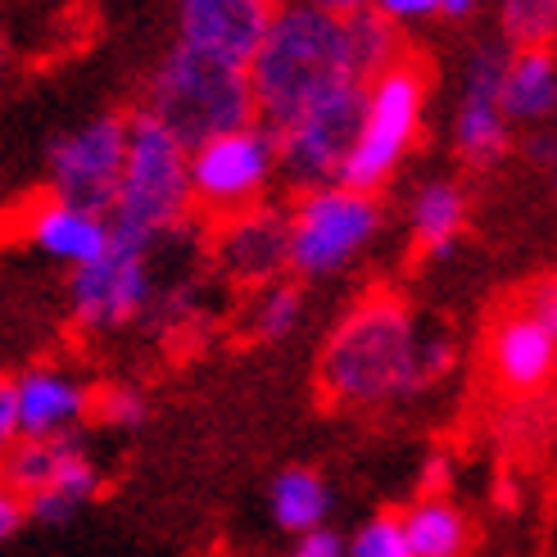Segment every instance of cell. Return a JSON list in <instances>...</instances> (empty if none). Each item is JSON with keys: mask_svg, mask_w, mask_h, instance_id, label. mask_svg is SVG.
<instances>
[{"mask_svg": "<svg viewBox=\"0 0 557 557\" xmlns=\"http://www.w3.org/2000/svg\"><path fill=\"white\" fill-rule=\"evenodd\" d=\"M290 557H345V540L336 531H326V525H318L309 535H295Z\"/></svg>", "mask_w": 557, "mask_h": 557, "instance_id": "cell-28", "label": "cell"}, {"mask_svg": "<svg viewBox=\"0 0 557 557\" xmlns=\"http://www.w3.org/2000/svg\"><path fill=\"white\" fill-rule=\"evenodd\" d=\"M363 96L368 82H349L318 96L313 104H304L299 114L272 132L276 141V173H286L290 186L318 190L341 177V163L354 146L358 119H363Z\"/></svg>", "mask_w": 557, "mask_h": 557, "instance_id": "cell-8", "label": "cell"}, {"mask_svg": "<svg viewBox=\"0 0 557 557\" xmlns=\"http://www.w3.org/2000/svg\"><path fill=\"white\" fill-rule=\"evenodd\" d=\"M186 146H200L218 132H236L255 123V91L249 73L236 64L209 60L186 46H173L150 77V109Z\"/></svg>", "mask_w": 557, "mask_h": 557, "instance_id": "cell-4", "label": "cell"}, {"mask_svg": "<svg viewBox=\"0 0 557 557\" xmlns=\"http://www.w3.org/2000/svg\"><path fill=\"white\" fill-rule=\"evenodd\" d=\"M504 64H508V46H481L462 73L454 146L471 169H494V163H504L512 150V123L504 114V100H498Z\"/></svg>", "mask_w": 557, "mask_h": 557, "instance_id": "cell-10", "label": "cell"}, {"mask_svg": "<svg viewBox=\"0 0 557 557\" xmlns=\"http://www.w3.org/2000/svg\"><path fill=\"white\" fill-rule=\"evenodd\" d=\"M490 372L512 395H531L557 376V341L525 309H517L490 331Z\"/></svg>", "mask_w": 557, "mask_h": 557, "instance_id": "cell-16", "label": "cell"}, {"mask_svg": "<svg viewBox=\"0 0 557 557\" xmlns=\"http://www.w3.org/2000/svg\"><path fill=\"white\" fill-rule=\"evenodd\" d=\"M304 318V295L290 282H268L255 295V309H249V336L255 341H286Z\"/></svg>", "mask_w": 557, "mask_h": 557, "instance_id": "cell-21", "label": "cell"}, {"mask_svg": "<svg viewBox=\"0 0 557 557\" xmlns=\"http://www.w3.org/2000/svg\"><path fill=\"white\" fill-rule=\"evenodd\" d=\"M422 119H426V73L412 60H399L385 73H376L368 82L363 119H358L354 146L341 163L336 182L349 190L376 195L389 177H395L404 154L412 150L417 132H422Z\"/></svg>", "mask_w": 557, "mask_h": 557, "instance_id": "cell-5", "label": "cell"}, {"mask_svg": "<svg viewBox=\"0 0 557 557\" xmlns=\"http://www.w3.org/2000/svg\"><path fill=\"white\" fill-rule=\"evenodd\" d=\"M245 73L255 91V119H263L268 132L286 127L318 96L349 87V82H368L358 64L354 23L309 0H282L272 10V23Z\"/></svg>", "mask_w": 557, "mask_h": 557, "instance_id": "cell-2", "label": "cell"}, {"mask_svg": "<svg viewBox=\"0 0 557 557\" xmlns=\"http://www.w3.org/2000/svg\"><path fill=\"white\" fill-rule=\"evenodd\" d=\"M498 100H504L508 123L544 127L557 114V54L548 46L508 50L504 82H498Z\"/></svg>", "mask_w": 557, "mask_h": 557, "instance_id": "cell-17", "label": "cell"}, {"mask_svg": "<svg viewBox=\"0 0 557 557\" xmlns=\"http://www.w3.org/2000/svg\"><path fill=\"white\" fill-rule=\"evenodd\" d=\"M481 0H372V10L389 23H422V18H467Z\"/></svg>", "mask_w": 557, "mask_h": 557, "instance_id": "cell-26", "label": "cell"}, {"mask_svg": "<svg viewBox=\"0 0 557 557\" xmlns=\"http://www.w3.org/2000/svg\"><path fill=\"white\" fill-rule=\"evenodd\" d=\"M399 521H404L408 557H462L467 553V540H471L467 517L444 494L417 498L408 512H399Z\"/></svg>", "mask_w": 557, "mask_h": 557, "instance_id": "cell-19", "label": "cell"}, {"mask_svg": "<svg viewBox=\"0 0 557 557\" xmlns=\"http://www.w3.org/2000/svg\"><path fill=\"white\" fill-rule=\"evenodd\" d=\"M272 10V0H177V46L249 69Z\"/></svg>", "mask_w": 557, "mask_h": 557, "instance_id": "cell-12", "label": "cell"}, {"mask_svg": "<svg viewBox=\"0 0 557 557\" xmlns=\"http://www.w3.org/2000/svg\"><path fill=\"white\" fill-rule=\"evenodd\" d=\"M467 227V195L458 182H426L412 195V240L431 259H449Z\"/></svg>", "mask_w": 557, "mask_h": 557, "instance_id": "cell-18", "label": "cell"}, {"mask_svg": "<svg viewBox=\"0 0 557 557\" xmlns=\"http://www.w3.org/2000/svg\"><path fill=\"white\" fill-rule=\"evenodd\" d=\"M309 5H318V10H326V14H341V18H349V14H363V10H372V0H309Z\"/></svg>", "mask_w": 557, "mask_h": 557, "instance_id": "cell-33", "label": "cell"}, {"mask_svg": "<svg viewBox=\"0 0 557 557\" xmlns=\"http://www.w3.org/2000/svg\"><path fill=\"white\" fill-rule=\"evenodd\" d=\"M18 440V408H14V381L0 376V454Z\"/></svg>", "mask_w": 557, "mask_h": 557, "instance_id": "cell-29", "label": "cell"}, {"mask_svg": "<svg viewBox=\"0 0 557 557\" xmlns=\"http://www.w3.org/2000/svg\"><path fill=\"white\" fill-rule=\"evenodd\" d=\"M272 521L282 525L290 535H309L318 525H326V512H331V490L318 471L309 467H286L282 476L272 481Z\"/></svg>", "mask_w": 557, "mask_h": 557, "instance_id": "cell-20", "label": "cell"}, {"mask_svg": "<svg viewBox=\"0 0 557 557\" xmlns=\"http://www.w3.org/2000/svg\"><path fill=\"white\" fill-rule=\"evenodd\" d=\"M190 205L213 213L218 222L263 205V190L276 177V141L263 123L236 132H218L190 146Z\"/></svg>", "mask_w": 557, "mask_h": 557, "instance_id": "cell-7", "label": "cell"}, {"mask_svg": "<svg viewBox=\"0 0 557 557\" xmlns=\"http://www.w3.org/2000/svg\"><path fill=\"white\" fill-rule=\"evenodd\" d=\"M272 5H282V0H272Z\"/></svg>", "mask_w": 557, "mask_h": 557, "instance_id": "cell-35", "label": "cell"}, {"mask_svg": "<svg viewBox=\"0 0 557 557\" xmlns=\"http://www.w3.org/2000/svg\"><path fill=\"white\" fill-rule=\"evenodd\" d=\"M23 498L14 494V490H5V485H0V544H5L14 531H18V525H23Z\"/></svg>", "mask_w": 557, "mask_h": 557, "instance_id": "cell-31", "label": "cell"}, {"mask_svg": "<svg viewBox=\"0 0 557 557\" xmlns=\"http://www.w3.org/2000/svg\"><path fill=\"white\" fill-rule=\"evenodd\" d=\"M218 263L236 282L268 286L286 268V213L272 205H255L245 213L222 218L218 227Z\"/></svg>", "mask_w": 557, "mask_h": 557, "instance_id": "cell-14", "label": "cell"}, {"mask_svg": "<svg viewBox=\"0 0 557 557\" xmlns=\"http://www.w3.org/2000/svg\"><path fill=\"white\" fill-rule=\"evenodd\" d=\"M10 73V37H5V27H0V82H5Z\"/></svg>", "mask_w": 557, "mask_h": 557, "instance_id": "cell-34", "label": "cell"}, {"mask_svg": "<svg viewBox=\"0 0 557 557\" xmlns=\"http://www.w3.org/2000/svg\"><path fill=\"white\" fill-rule=\"evenodd\" d=\"M381 232V205L341 182L304 190L286 213V268L299 276L345 272Z\"/></svg>", "mask_w": 557, "mask_h": 557, "instance_id": "cell-6", "label": "cell"}, {"mask_svg": "<svg viewBox=\"0 0 557 557\" xmlns=\"http://www.w3.org/2000/svg\"><path fill=\"white\" fill-rule=\"evenodd\" d=\"M525 159L540 163V169H557V136L548 127H531V136H525Z\"/></svg>", "mask_w": 557, "mask_h": 557, "instance_id": "cell-30", "label": "cell"}, {"mask_svg": "<svg viewBox=\"0 0 557 557\" xmlns=\"http://www.w3.org/2000/svg\"><path fill=\"white\" fill-rule=\"evenodd\" d=\"M449 476H454V462L444 458V454H431L426 467H422V485H426V494H440L444 485H449Z\"/></svg>", "mask_w": 557, "mask_h": 557, "instance_id": "cell-32", "label": "cell"}, {"mask_svg": "<svg viewBox=\"0 0 557 557\" xmlns=\"http://www.w3.org/2000/svg\"><path fill=\"white\" fill-rule=\"evenodd\" d=\"M14 408L18 440H69L82 417H91V395L60 368H33L14 381Z\"/></svg>", "mask_w": 557, "mask_h": 557, "instance_id": "cell-15", "label": "cell"}, {"mask_svg": "<svg viewBox=\"0 0 557 557\" xmlns=\"http://www.w3.org/2000/svg\"><path fill=\"white\" fill-rule=\"evenodd\" d=\"M498 27L512 50L548 46L557 37V0H498Z\"/></svg>", "mask_w": 557, "mask_h": 557, "instance_id": "cell-22", "label": "cell"}, {"mask_svg": "<svg viewBox=\"0 0 557 557\" xmlns=\"http://www.w3.org/2000/svg\"><path fill=\"white\" fill-rule=\"evenodd\" d=\"M18 236L33 245L37 255L69 263V268H87L114 249L109 218L96 209H82L73 200H60V195H46V200L27 205L18 218Z\"/></svg>", "mask_w": 557, "mask_h": 557, "instance_id": "cell-13", "label": "cell"}, {"mask_svg": "<svg viewBox=\"0 0 557 557\" xmlns=\"http://www.w3.org/2000/svg\"><path fill=\"white\" fill-rule=\"evenodd\" d=\"M449 368V336L426 331L399 295H368L331 331L318 363V381L331 404L372 408L417 395Z\"/></svg>", "mask_w": 557, "mask_h": 557, "instance_id": "cell-1", "label": "cell"}, {"mask_svg": "<svg viewBox=\"0 0 557 557\" xmlns=\"http://www.w3.org/2000/svg\"><path fill=\"white\" fill-rule=\"evenodd\" d=\"M50 462H54V440H14L0 454V485L14 490L18 498L37 494L50 481Z\"/></svg>", "mask_w": 557, "mask_h": 557, "instance_id": "cell-23", "label": "cell"}, {"mask_svg": "<svg viewBox=\"0 0 557 557\" xmlns=\"http://www.w3.org/2000/svg\"><path fill=\"white\" fill-rule=\"evenodd\" d=\"M525 313H531L548 336L557 341V272L553 276H544V282H535L531 290H525V304H521Z\"/></svg>", "mask_w": 557, "mask_h": 557, "instance_id": "cell-27", "label": "cell"}, {"mask_svg": "<svg viewBox=\"0 0 557 557\" xmlns=\"http://www.w3.org/2000/svg\"><path fill=\"white\" fill-rule=\"evenodd\" d=\"M73 318L87 331H114L136 322L150 299H154V282H150V263L141 249H123L114 245L104 259L73 268Z\"/></svg>", "mask_w": 557, "mask_h": 557, "instance_id": "cell-11", "label": "cell"}, {"mask_svg": "<svg viewBox=\"0 0 557 557\" xmlns=\"http://www.w3.org/2000/svg\"><path fill=\"white\" fill-rule=\"evenodd\" d=\"M91 417L109 431H136L150 417V404L136 385H109L100 395H91Z\"/></svg>", "mask_w": 557, "mask_h": 557, "instance_id": "cell-25", "label": "cell"}, {"mask_svg": "<svg viewBox=\"0 0 557 557\" xmlns=\"http://www.w3.org/2000/svg\"><path fill=\"white\" fill-rule=\"evenodd\" d=\"M190 146L177 132H169L154 114H132L127 119V159H123V177L109 205V232L114 245L123 249H146L177 232L190 205Z\"/></svg>", "mask_w": 557, "mask_h": 557, "instance_id": "cell-3", "label": "cell"}, {"mask_svg": "<svg viewBox=\"0 0 557 557\" xmlns=\"http://www.w3.org/2000/svg\"><path fill=\"white\" fill-rule=\"evenodd\" d=\"M345 557H408L399 512H381V517L358 525V531L345 540Z\"/></svg>", "mask_w": 557, "mask_h": 557, "instance_id": "cell-24", "label": "cell"}, {"mask_svg": "<svg viewBox=\"0 0 557 557\" xmlns=\"http://www.w3.org/2000/svg\"><path fill=\"white\" fill-rule=\"evenodd\" d=\"M123 159H127V119H119V114L87 119L82 127L50 141V150H46L50 190L82 209L109 213L119 177H123Z\"/></svg>", "mask_w": 557, "mask_h": 557, "instance_id": "cell-9", "label": "cell"}]
</instances>
